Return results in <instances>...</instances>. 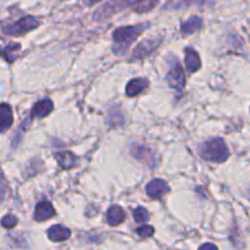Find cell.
I'll return each mask as SVG.
<instances>
[{
	"instance_id": "6da1fadb",
	"label": "cell",
	"mask_w": 250,
	"mask_h": 250,
	"mask_svg": "<svg viewBox=\"0 0 250 250\" xmlns=\"http://www.w3.org/2000/svg\"><path fill=\"white\" fill-rule=\"evenodd\" d=\"M148 23L137 24V26H128V27H120V28L115 29L114 34H112V51L116 55H125L129 46L132 45L134 41L141 36L144 32V29L148 28Z\"/></svg>"
},
{
	"instance_id": "7a4b0ae2",
	"label": "cell",
	"mask_w": 250,
	"mask_h": 250,
	"mask_svg": "<svg viewBox=\"0 0 250 250\" xmlns=\"http://www.w3.org/2000/svg\"><path fill=\"white\" fill-rule=\"evenodd\" d=\"M200 155L203 159L211 163H225L229 156V150L222 138H214L208 141L202 146Z\"/></svg>"
},
{
	"instance_id": "3957f363",
	"label": "cell",
	"mask_w": 250,
	"mask_h": 250,
	"mask_svg": "<svg viewBox=\"0 0 250 250\" xmlns=\"http://www.w3.org/2000/svg\"><path fill=\"white\" fill-rule=\"evenodd\" d=\"M39 24H41V21L37 17L26 16L22 17L21 20L16 21L15 23L9 24V26H4L2 31H4L5 34H9V36L19 37L27 33V32L32 31V29L37 28Z\"/></svg>"
},
{
	"instance_id": "277c9868",
	"label": "cell",
	"mask_w": 250,
	"mask_h": 250,
	"mask_svg": "<svg viewBox=\"0 0 250 250\" xmlns=\"http://www.w3.org/2000/svg\"><path fill=\"white\" fill-rule=\"evenodd\" d=\"M131 154L134 159L139 160L141 163L146 164L150 168H155L158 165V158H156V153L149 146H137L133 144L131 148Z\"/></svg>"
},
{
	"instance_id": "5b68a950",
	"label": "cell",
	"mask_w": 250,
	"mask_h": 250,
	"mask_svg": "<svg viewBox=\"0 0 250 250\" xmlns=\"http://www.w3.org/2000/svg\"><path fill=\"white\" fill-rule=\"evenodd\" d=\"M167 82L170 87L177 93H182L186 87V75L182 66L178 62L171 68L170 72L167 73Z\"/></svg>"
},
{
	"instance_id": "8992f818",
	"label": "cell",
	"mask_w": 250,
	"mask_h": 250,
	"mask_svg": "<svg viewBox=\"0 0 250 250\" xmlns=\"http://www.w3.org/2000/svg\"><path fill=\"white\" fill-rule=\"evenodd\" d=\"M146 192L149 197L153 198V199H156V198H161L164 194H166L168 192V186L164 180L155 178V180H151L146 185Z\"/></svg>"
},
{
	"instance_id": "52a82bcc",
	"label": "cell",
	"mask_w": 250,
	"mask_h": 250,
	"mask_svg": "<svg viewBox=\"0 0 250 250\" xmlns=\"http://www.w3.org/2000/svg\"><path fill=\"white\" fill-rule=\"evenodd\" d=\"M54 215H55V210L49 202L44 200V202L37 204L36 210H34V220L36 221H46V220L51 219Z\"/></svg>"
},
{
	"instance_id": "ba28073f",
	"label": "cell",
	"mask_w": 250,
	"mask_h": 250,
	"mask_svg": "<svg viewBox=\"0 0 250 250\" xmlns=\"http://www.w3.org/2000/svg\"><path fill=\"white\" fill-rule=\"evenodd\" d=\"M158 44V42L154 41V39L144 41L143 43H141L136 49H134L132 59H133V60H142V59H144L146 56L150 55V54L155 50Z\"/></svg>"
},
{
	"instance_id": "9c48e42d",
	"label": "cell",
	"mask_w": 250,
	"mask_h": 250,
	"mask_svg": "<svg viewBox=\"0 0 250 250\" xmlns=\"http://www.w3.org/2000/svg\"><path fill=\"white\" fill-rule=\"evenodd\" d=\"M186 55V68L189 73H194L195 71H198L202 66V61H200L199 54L194 50L193 48H187L185 50Z\"/></svg>"
},
{
	"instance_id": "30bf717a",
	"label": "cell",
	"mask_w": 250,
	"mask_h": 250,
	"mask_svg": "<svg viewBox=\"0 0 250 250\" xmlns=\"http://www.w3.org/2000/svg\"><path fill=\"white\" fill-rule=\"evenodd\" d=\"M71 231L67 227H63L61 225H55L48 229V237L53 242H63L70 238Z\"/></svg>"
},
{
	"instance_id": "8fae6325",
	"label": "cell",
	"mask_w": 250,
	"mask_h": 250,
	"mask_svg": "<svg viewBox=\"0 0 250 250\" xmlns=\"http://www.w3.org/2000/svg\"><path fill=\"white\" fill-rule=\"evenodd\" d=\"M54 109V104L49 98H45V99L41 100V102L37 103L34 105L33 110H32V115L33 116H37L38 119H44L45 116H48Z\"/></svg>"
},
{
	"instance_id": "7c38bea8",
	"label": "cell",
	"mask_w": 250,
	"mask_h": 250,
	"mask_svg": "<svg viewBox=\"0 0 250 250\" xmlns=\"http://www.w3.org/2000/svg\"><path fill=\"white\" fill-rule=\"evenodd\" d=\"M149 82L146 78H134V80L129 81V83L126 87V94L128 97H136V95L141 94L146 87H148Z\"/></svg>"
},
{
	"instance_id": "4fadbf2b",
	"label": "cell",
	"mask_w": 250,
	"mask_h": 250,
	"mask_svg": "<svg viewBox=\"0 0 250 250\" xmlns=\"http://www.w3.org/2000/svg\"><path fill=\"white\" fill-rule=\"evenodd\" d=\"M0 116H1V125H0V127H1L2 133H5L11 127L12 122H14L11 106L6 104V103H2L1 106H0Z\"/></svg>"
},
{
	"instance_id": "5bb4252c",
	"label": "cell",
	"mask_w": 250,
	"mask_h": 250,
	"mask_svg": "<svg viewBox=\"0 0 250 250\" xmlns=\"http://www.w3.org/2000/svg\"><path fill=\"white\" fill-rule=\"evenodd\" d=\"M126 220V214H125L124 209L119 205H114L107 211V222L111 226H117V225L122 224Z\"/></svg>"
},
{
	"instance_id": "9a60e30c",
	"label": "cell",
	"mask_w": 250,
	"mask_h": 250,
	"mask_svg": "<svg viewBox=\"0 0 250 250\" xmlns=\"http://www.w3.org/2000/svg\"><path fill=\"white\" fill-rule=\"evenodd\" d=\"M203 27V20L199 16H192L189 17V20H187L186 22H183L182 27H181V31L183 34H189L195 33L197 31H199Z\"/></svg>"
},
{
	"instance_id": "2e32d148",
	"label": "cell",
	"mask_w": 250,
	"mask_h": 250,
	"mask_svg": "<svg viewBox=\"0 0 250 250\" xmlns=\"http://www.w3.org/2000/svg\"><path fill=\"white\" fill-rule=\"evenodd\" d=\"M55 159L59 165L65 170L72 168L76 164V156L71 151H62V153L55 154Z\"/></svg>"
},
{
	"instance_id": "e0dca14e",
	"label": "cell",
	"mask_w": 250,
	"mask_h": 250,
	"mask_svg": "<svg viewBox=\"0 0 250 250\" xmlns=\"http://www.w3.org/2000/svg\"><path fill=\"white\" fill-rule=\"evenodd\" d=\"M20 50H21V45L19 43H11L2 49V56L7 62H12L17 59Z\"/></svg>"
},
{
	"instance_id": "ac0fdd59",
	"label": "cell",
	"mask_w": 250,
	"mask_h": 250,
	"mask_svg": "<svg viewBox=\"0 0 250 250\" xmlns=\"http://www.w3.org/2000/svg\"><path fill=\"white\" fill-rule=\"evenodd\" d=\"M156 5H158V1H138V2L131 1V7H133L134 11H138V12L150 11L153 7L156 6Z\"/></svg>"
},
{
	"instance_id": "d6986e66",
	"label": "cell",
	"mask_w": 250,
	"mask_h": 250,
	"mask_svg": "<svg viewBox=\"0 0 250 250\" xmlns=\"http://www.w3.org/2000/svg\"><path fill=\"white\" fill-rule=\"evenodd\" d=\"M133 217H134V221L139 225L146 224V222H148L149 219H150L149 212L146 211L144 208H137V209L133 211Z\"/></svg>"
},
{
	"instance_id": "ffe728a7",
	"label": "cell",
	"mask_w": 250,
	"mask_h": 250,
	"mask_svg": "<svg viewBox=\"0 0 250 250\" xmlns=\"http://www.w3.org/2000/svg\"><path fill=\"white\" fill-rule=\"evenodd\" d=\"M1 224L5 229H12V227H15L17 225V219L14 216V215L7 214L6 216L2 217Z\"/></svg>"
},
{
	"instance_id": "44dd1931",
	"label": "cell",
	"mask_w": 250,
	"mask_h": 250,
	"mask_svg": "<svg viewBox=\"0 0 250 250\" xmlns=\"http://www.w3.org/2000/svg\"><path fill=\"white\" fill-rule=\"evenodd\" d=\"M137 233H138V236L142 237V238H148V237H151L154 234V229L151 226L139 227V229H137Z\"/></svg>"
},
{
	"instance_id": "7402d4cb",
	"label": "cell",
	"mask_w": 250,
	"mask_h": 250,
	"mask_svg": "<svg viewBox=\"0 0 250 250\" xmlns=\"http://www.w3.org/2000/svg\"><path fill=\"white\" fill-rule=\"evenodd\" d=\"M199 250H219V249H217V247L215 246V244L205 243V244H203L202 247H200Z\"/></svg>"
}]
</instances>
